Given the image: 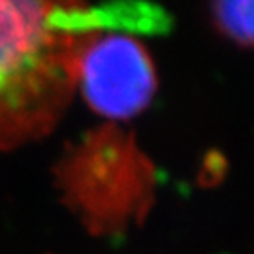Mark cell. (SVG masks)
Returning a JSON list of instances; mask_svg holds the SVG:
<instances>
[{
    "label": "cell",
    "instance_id": "7a4b0ae2",
    "mask_svg": "<svg viewBox=\"0 0 254 254\" xmlns=\"http://www.w3.org/2000/svg\"><path fill=\"white\" fill-rule=\"evenodd\" d=\"M59 177L66 196L98 226H113L141 211L153 187V166L134 139L102 127L66 154Z\"/></svg>",
    "mask_w": 254,
    "mask_h": 254
},
{
    "label": "cell",
    "instance_id": "3957f363",
    "mask_svg": "<svg viewBox=\"0 0 254 254\" xmlns=\"http://www.w3.org/2000/svg\"><path fill=\"white\" fill-rule=\"evenodd\" d=\"M108 121H130L143 113L158 91L151 53L136 38L102 32L91 38L77 61L75 92Z\"/></svg>",
    "mask_w": 254,
    "mask_h": 254
},
{
    "label": "cell",
    "instance_id": "277c9868",
    "mask_svg": "<svg viewBox=\"0 0 254 254\" xmlns=\"http://www.w3.org/2000/svg\"><path fill=\"white\" fill-rule=\"evenodd\" d=\"M211 21L232 44L254 49V0H209Z\"/></svg>",
    "mask_w": 254,
    "mask_h": 254
},
{
    "label": "cell",
    "instance_id": "6da1fadb",
    "mask_svg": "<svg viewBox=\"0 0 254 254\" xmlns=\"http://www.w3.org/2000/svg\"><path fill=\"white\" fill-rule=\"evenodd\" d=\"M87 0H0V149L47 136L75 92L85 44L102 34Z\"/></svg>",
    "mask_w": 254,
    "mask_h": 254
}]
</instances>
